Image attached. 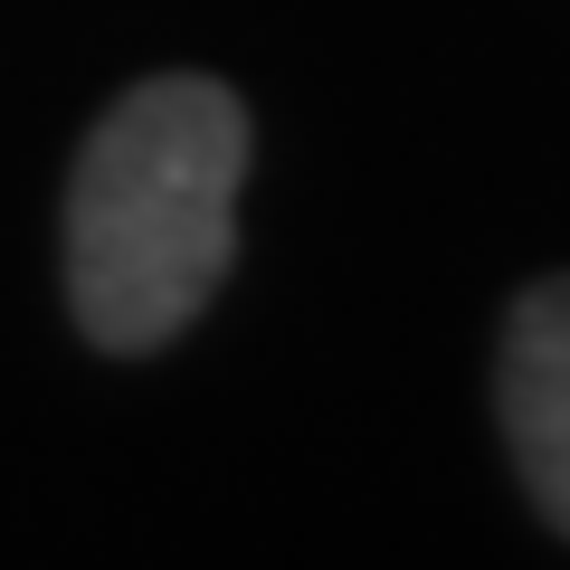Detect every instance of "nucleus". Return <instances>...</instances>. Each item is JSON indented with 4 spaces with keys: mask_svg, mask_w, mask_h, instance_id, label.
<instances>
[{
    "mask_svg": "<svg viewBox=\"0 0 570 570\" xmlns=\"http://www.w3.org/2000/svg\"><path fill=\"white\" fill-rule=\"evenodd\" d=\"M247 105L219 77H142L67 181V305L86 343L163 352L238 266Z\"/></svg>",
    "mask_w": 570,
    "mask_h": 570,
    "instance_id": "nucleus-1",
    "label": "nucleus"
},
{
    "mask_svg": "<svg viewBox=\"0 0 570 570\" xmlns=\"http://www.w3.org/2000/svg\"><path fill=\"white\" fill-rule=\"evenodd\" d=\"M494 409L523 494L551 532H570V276H542L504 314V362H494Z\"/></svg>",
    "mask_w": 570,
    "mask_h": 570,
    "instance_id": "nucleus-2",
    "label": "nucleus"
}]
</instances>
